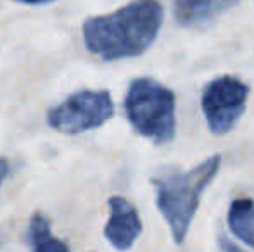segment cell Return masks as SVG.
Masks as SVG:
<instances>
[{
	"instance_id": "6da1fadb",
	"label": "cell",
	"mask_w": 254,
	"mask_h": 252,
	"mask_svg": "<svg viewBox=\"0 0 254 252\" xmlns=\"http://www.w3.org/2000/svg\"><path fill=\"white\" fill-rule=\"evenodd\" d=\"M163 16L159 0H135L111 14L85 21V45L102 61L138 57L157 38Z\"/></svg>"
},
{
	"instance_id": "7a4b0ae2",
	"label": "cell",
	"mask_w": 254,
	"mask_h": 252,
	"mask_svg": "<svg viewBox=\"0 0 254 252\" xmlns=\"http://www.w3.org/2000/svg\"><path fill=\"white\" fill-rule=\"evenodd\" d=\"M220 166L221 155L214 154L187 171L168 168L152 178L157 209L170 225L171 237L178 246L184 244L204 190L218 175Z\"/></svg>"
},
{
	"instance_id": "3957f363",
	"label": "cell",
	"mask_w": 254,
	"mask_h": 252,
	"mask_svg": "<svg viewBox=\"0 0 254 252\" xmlns=\"http://www.w3.org/2000/svg\"><path fill=\"white\" fill-rule=\"evenodd\" d=\"M125 114L130 125L142 137L154 144H168L173 140L177 118L175 94L152 78H137L130 83L123 102Z\"/></svg>"
},
{
	"instance_id": "277c9868",
	"label": "cell",
	"mask_w": 254,
	"mask_h": 252,
	"mask_svg": "<svg viewBox=\"0 0 254 252\" xmlns=\"http://www.w3.org/2000/svg\"><path fill=\"white\" fill-rule=\"evenodd\" d=\"M114 116V104L107 90H80L49 111L47 123L56 131L78 135L106 125Z\"/></svg>"
},
{
	"instance_id": "5b68a950",
	"label": "cell",
	"mask_w": 254,
	"mask_h": 252,
	"mask_svg": "<svg viewBox=\"0 0 254 252\" xmlns=\"http://www.w3.org/2000/svg\"><path fill=\"white\" fill-rule=\"evenodd\" d=\"M249 87L237 76L223 74L204 87L201 109L207 128L213 135H227L232 131L248 107Z\"/></svg>"
},
{
	"instance_id": "8992f818",
	"label": "cell",
	"mask_w": 254,
	"mask_h": 252,
	"mask_svg": "<svg viewBox=\"0 0 254 252\" xmlns=\"http://www.w3.org/2000/svg\"><path fill=\"white\" fill-rule=\"evenodd\" d=\"M109 219L104 228V235L118 251L131 249L142 233V219L131 202L120 195H113L107 201Z\"/></svg>"
},
{
	"instance_id": "52a82bcc",
	"label": "cell",
	"mask_w": 254,
	"mask_h": 252,
	"mask_svg": "<svg viewBox=\"0 0 254 252\" xmlns=\"http://www.w3.org/2000/svg\"><path fill=\"white\" fill-rule=\"evenodd\" d=\"M241 0H173V16L184 28L202 30Z\"/></svg>"
},
{
	"instance_id": "ba28073f",
	"label": "cell",
	"mask_w": 254,
	"mask_h": 252,
	"mask_svg": "<svg viewBox=\"0 0 254 252\" xmlns=\"http://www.w3.org/2000/svg\"><path fill=\"white\" fill-rule=\"evenodd\" d=\"M230 232L241 242L254 249V201L248 197L235 199L228 209Z\"/></svg>"
},
{
	"instance_id": "9c48e42d",
	"label": "cell",
	"mask_w": 254,
	"mask_h": 252,
	"mask_svg": "<svg viewBox=\"0 0 254 252\" xmlns=\"http://www.w3.org/2000/svg\"><path fill=\"white\" fill-rule=\"evenodd\" d=\"M28 242L35 252H66L69 251L67 244L61 242L52 235L51 223L44 214H35L30 221Z\"/></svg>"
},
{
	"instance_id": "30bf717a",
	"label": "cell",
	"mask_w": 254,
	"mask_h": 252,
	"mask_svg": "<svg viewBox=\"0 0 254 252\" xmlns=\"http://www.w3.org/2000/svg\"><path fill=\"white\" fill-rule=\"evenodd\" d=\"M10 173V166H9V161L3 157H0V187H2V183L5 182V178L9 176Z\"/></svg>"
},
{
	"instance_id": "8fae6325",
	"label": "cell",
	"mask_w": 254,
	"mask_h": 252,
	"mask_svg": "<svg viewBox=\"0 0 254 252\" xmlns=\"http://www.w3.org/2000/svg\"><path fill=\"white\" fill-rule=\"evenodd\" d=\"M19 3H24V5H47V3H52L56 0H16Z\"/></svg>"
},
{
	"instance_id": "7c38bea8",
	"label": "cell",
	"mask_w": 254,
	"mask_h": 252,
	"mask_svg": "<svg viewBox=\"0 0 254 252\" xmlns=\"http://www.w3.org/2000/svg\"><path fill=\"white\" fill-rule=\"evenodd\" d=\"M220 249H223V251H241V247L235 246V244H232V242H225L223 237H220Z\"/></svg>"
}]
</instances>
